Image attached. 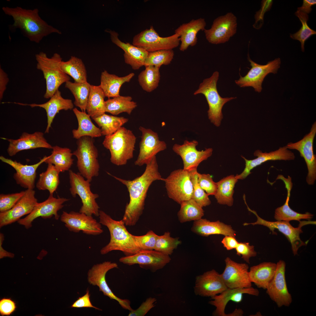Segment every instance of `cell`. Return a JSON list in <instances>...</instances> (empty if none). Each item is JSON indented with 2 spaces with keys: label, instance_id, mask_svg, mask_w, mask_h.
<instances>
[{
  "label": "cell",
  "instance_id": "cell-1",
  "mask_svg": "<svg viewBox=\"0 0 316 316\" xmlns=\"http://www.w3.org/2000/svg\"><path fill=\"white\" fill-rule=\"evenodd\" d=\"M146 165L143 174L133 180L121 178L107 172L125 185L129 192V201L126 206L122 219L126 226H132L136 224L142 214L150 186L154 181H162L163 178L159 171L156 156Z\"/></svg>",
  "mask_w": 316,
  "mask_h": 316
},
{
  "label": "cell",
  "instance_id": "cell-2",
  "mask_svg": "<svg viewBox=\"0 0 316 316\" xmlns=\"http://www.w3.org/2000/svg\"><path fill=\"white\" fill-rule=\"evenodd\" d=\"M2 10L6 14L13 18L12 27L20 29L31 42L38 43L44 37L52 33H61L41 18L37 8L30 9L20 6H4Z\"/></svg>",
  "mask_w": 316,
  "mask_h": 316
},
{
  "label": "cell",
  "instance_id": "cell-3",
  "mask_svg": "<svg viewBox=\"0 0 316 316\" xmlns=\"http://www.w3.org/2000/svg\"><path fill=\"white\" fill-rule=\"evenodd\" d=\"M99 222L108 229L110 235L109 243L100 250L102 255H105L114 250L122 252L126 256L135 254L141 250L136 243L133 235L127 229L121 219L117 221L113 219L104 211L99 210Z\"/></svg>",
  "mask_w": 316,
  "mask_h": 316
},
{
  "label": "cell",
  "instance_id": "cell-4",
  "mask_svg": "<svg viewBox=\"0 0 316 316\" xmlns=\"http://www.w3.org/2000/svg\"><path fill=\"white\" fill-rule=\"evenodd\" d=\"M136 139L131 130L122 126L113 134L105 136L102 144L110 152L111 162L122 166L133 157Z\"/></svg>",
  "mask_w": 316,
  "mask_h": 316
},
{
  "label": "cell",
  "instance_id": "cell-5",
  "mask_svg": "<svg viewBox=\"0 0 316 316\" xmlns=\"http://www.w3.org/2000/svg\"><path fill=\"white\" fill-rule=\"evenodd\" d=\"M35 59L36 68L42 71L46 80V90L44 97L50 98L62 84L70 81V78L61 68L62 58L58 54L55 53L49 58L46 53L41 52L35 55Z\"/></svg>",
  "mask_w": 316,
  "mask_h": 316
},
{
  "label": "cell",
  "instance_id": "cell-6",
  "mask_svg": "<svg viewBox=\"0 0 316 316\" xmlns=\"http://www.w3.org/2000/svg\"><path fill=\"white\" fill-rule=\"evenodd\" d=\"M219 75V72L216 71L210 77L204 79L193 94L194 95L201 94L205 96L209 107L207 111L208 118L217 127L220 126L223 118L222 109L224 105L236 98H223L220 95L217 87Z\"/></svg>",
  "mask_w": 316,
  "mask_h": 316
},
{
  "label": "cell",
  "instance_id": "cell-7",
  "mask_svg": "<svg viewBox=\"0 0 316 316\" xmlns=\"http://www.w3.org/2000/svg\"><path fill=\"white\" fill-rule=\"evenodd\" d=\"M77 149L73 152L77 158V166L79 173L91 182L97 176L100 168L98 160V151L92 138L83 137L78 139Z\"/></svg>",
  "mask_w": 316,
  "mask_h": 316
},
{
  "label": "cell",
  "instance_id": "cell-8",
  "mask_svg": "<svg viewBox=\"0 0 316 316\" xmlns=\"http://www.w3.org/2000/svg\"><path fill=\"white\" fill-rule=\"evenodd\" d=\"M245 204L248 211L253 213L256 216L257 220L256 221L253 223H244L243 224L244 226H247L250 224L253 225H263L268 228L270 231L272 232V234L275 235L276 233L274 230L275 229H277L286 237L290 243L292 251L294 256L298 255V251L300 248L303 246L306 245L307 244L306 242H305L303 241L300 238V234L303 232L302 227L307 224H315L316 221H312L311 220L303 221H300L299 222L298 226L294 227L291 224L289 221H268L260 217L255 211L251 209L248 207L246 202Z\"/></svg>",
  "mask_w": 316,
  "mask_h": 316
},
{
  "label": "cell",
  "instance_id": "cell-9",
  "mask_svg": "<svg viewBox=\"0 0 316 316\" xmlns=\"http://www.w3.org/2000/svg\"><path fill=\"white\" fill-rule=\"evenodd\" d=\"M69 175L71 193L73 197L78 195L82 203L79 212L99 217V207L96 200L99 196L91 191L90 182L85 180L79 173H76L71 170H69Z\"/></svg>",
  "mask_w": 316,
  "mask_h": 316
},
{
  "label": "cell",
  "instance_id": "cell-10",
  "mask_svg": "<svg viewBox=\"0 0 316 316\" xmlns=\"http://www.w3.org/2000/svg\"><path fill=\"white\" fill-rule=\"evenodd\" d=\"M164 182L168 196L179 204L192 198L193 185L190 171L179 169L172 171Z\"/></svg>",
  "mask_w": 316,
  "mask_h": 316
},
{
  "label": "cell",
  "instance_id": "cell-11",
  "mask_svg": "<svg viewBox=\"0 0 316 316\" xmlns=\"http://www.w3.org/2000/svg\"><path fill=\"white\" fill-rule=\"evenodd\" d=\"M179 36L177 34L162 37L159 36L152 26L135 35L133 44L148 52L162 50H171L180 44Z\"/></svg>",
  "mask_w": 316,
  "mask_h": 316
},
{
  "label": "cell",
  "instance_id": "cell-12",
  "mask_svg": "<svg viewBox=\"0 0 316 316\" xmlns=\"http://www.w3.org/2000/svg\"><path fill=\"white\" fill-rule=\"evenodd\" d=\"M118 267L116 263L109 261L95 265L88 272V281L90 284L98 286L99 291L104 295L117 301L123 308L131 311L133 309L130 306V300L118 297L113 292L106 281V275L107 272L112 269Z\"/></svg>",
  "mask_w": 316,
  "mask_h": 316
},
{
  "label": "cell",
  "instance_id": "cell-13",
  "mask_svg": "<svg viewBox=\"0 0 316 316\" xmlns=\"http://www.w3.org/2000/svg\"><path fill=\"white\" fill-rule=\"evenodd\" d=\"M248 59L251 68L246 75L236 80V83L240 87H252L258 92H261L262 84L265 78L269 73H276L279 68L281 60L279 58L268 62L265 65L258 64L253 61L248 56Z\"/></svg>",
  "mask_w": 316,
  "mask_h": 316
},
{
  "label": "cell",
  "instance_id": "cell-14",
  "mask_svg": "<svg viewBox=\"0 0 316 316\" xmlns=\"http://www.w3.org/2000/svg\"><path fill=\"white\" fill-rule=\"evenodd\" d=\"M316 133V122L312 125L310 132L299 141L289 142L286 145L289 149L298 151L306 163L308 173L306 181L309 185H313L316 179V157L314 154L313 143Z\"/></svg>",
  "mask_w": 316,
  "mask_h": 316
},
{
  "label": "cell",
  "instance_id": "cell-15",
  "mask_svg": "<svg viewBox=\"0 0 316 316\" xmlns=\"http://www.w3.org/2000/svg\"><path fill=\"white\" fill-rule=\"evenodd\" d=\"M237 18L232 13L216 18L210 28L204 30L207 40L213 44L228 42L236 32Z\"/></svg>",
  "mask_w": 316,
  "mask_h": 316
},
{
  "label": "cell",
  "instance_id": "cell-16",
  "mask_svg": "<svg viewBox=\"0 0 316 316\" xmlns=\"http://www.w3.org/2000/svg\"><path fill=\"white\" fill-rule=\"evenodd\" d=\"M276 264L274 275L267 287L266 293L279 308L288 307L291 303L292 298L286 280V263L280 260Z\"/></svg>",
  "mask_w": 316,
  "mask_h": 316
},
{
  "label": "cell",
  "instance_id": "cell-17",
  "mask_svg": "<svg viewBox=\"0 0 316 316\" xmlns=\"http://www.w3.org/2000/svg\"><path fill=\"white\" fill-rule=\"evenodd\" d=\"M171 260L169 255L155 250H141L133 255L120 258V262L129 266L138 264L140 267L152 272L163 268Z\"/></svg>",
  "mask_w": 316,
  "mask_h": 316
},
{
  "label": "cell",
  "instance_id": "cell-18",
  "mask_svg": "<svg viewBox=\"0 0 316 316\" xmlns=\"http://www.w3.org/2000/svg\"><path fill=\"white\" fill-rule=\"evenodd\" d=\"M60 218L71 231L78 233L82 231L84 233L94 236L99 235L103 232L102 224L92 216L73 211L69 213L63 211Z\"/></svg>",
  "mask_w": 316,
  "mask_h": 316
},
{
  "label": "cell",
  "instance_id": "cell-19",
  "mask_svg": "<svg viewBox=\"0 0 316 316\" xmlns=\"http://www.w3.org/2000/svg\"><path fill=\"white\" fill-rule=\"evenodd\" d=\"M141 140L139 144V152L135 165L141 166L147 164L159 152L166 149L165 142L160 140L157 133L149 128L140 126Z\"/></svg>",
  "mask_w": 316,
  "mask_h": 316
},
{
  "label": "cell",
  "instance_id": "cell-20",
  "mask_svg": "<svg viewBox=\"0 0 316 316\" xmlns=\"http://www.w3.org/2000/svg\"><path fill=\"white\" fill-rule=\"evenodd\" d=\"M69 200L68 199L63 197L56 198L53 195H49L45 201L37 202L32 212L25 218L19 219L18 222L28 229L32 226L34 220L39 217L46 219L54 216L55 219L58 220L60 217L58 212L64 207L63 204Z\"/></svg>",
  "mask_w": 316,
  "mask_h": 316
},
{
  "label": "cell",
  "instance_id": "cell-21",
  "mask_svg": "<svg viewBox=\"0 0 316 316\" xmlns=\"http://www.w3.org/2000/svg\"><path fill=\"white\" fill-rule=\"evenodd\" d=\"M198 142L196 140H185L182 145L175 144L173 147V151L181 157L183 163V169L190 170L197 169L203 161L207 160L212 155V148L205 150H198L196 148Z\"/></svg>",
  "mask_w": 316,
  "mask_h": 316
},
{
  "label": "cell",
  "instance_id": "cell-22",
  "mask_svg": "<svg viewBox=\"0 0 316 316\" xmlns=\"http://www.w3.org/2000/svg\"><path fill=\"white\" fill-rule=\"evenodd\" d=\"M225 261V268L221 275L227 288L252 286L249 275V267L247 264L236 262L229 257L226 258Z\"/></svg>",
  "mask_w": 316,
  "mask_h": 316
},
{
  "label": "cell",
  "instance_id": "cell-23",
  "mask_svg": "<svg viewBox=\"0 0 316 316\" xmlns=\"http://www.w3.org/2000/svg\"><path fill=\"white\" fill-rule=\"evenodd\" d=\"M33 189H27L23 196L11 209L0 213L1 228L18 221L23 216L30 214L38 202Z\"/></svg>",
  "mask_w": 316,
  "mask_h": 316
},
{
  "label": "cell",
  "instance_id": "cell-24",
  "mask_svg": "<svg viewBox=\"0 0 316 316\" xmlns=\"http://www.w3.org/2000/svg\"><path fill=\"white\" fill-rule=\"evenodd\" d=\"M254 155L257 157L252 160L247 159L244 157L241 156L245 160V167L241 174L236 175L238 180L245 178L251 173L250 171L253 169L268 161L293 160L295 157L294 153L288 150L286 146L268 153L263 152L261 150H257L254 153Z\"/></svg>",
  "mask_w": 316,
  "mask_h": 316
},
{
  "label": "cell",
  "instance_id": "cell-25",
  "mask_svg": "<svg viewBox=\"0 0 316 316\" xmlns=\"http://www.w3.org/2000/svg\"><path fill=\"white\" fill-rule=\"evenodd\" d=\"M244 294L258 296L259 292L257 289L252 286L248 288H227L219 294L211 297L212 300L209 303L216 308L213 313L214 315L230 316V314H226L225 313V309L227 304L230 301L236 303H240L242 300Z\"/></svg>",
  "mask_w": 316,
  "mask_h": 316
},
{
  "label": "cell",
  "instance_id": "cell-26",
  "mask_svg": "<svg viewBox=\"0 0 316 316\" xmlns=\"http://www.w3.org/2000/svg\"><path fill=\"white\" fill-rule=\"evenodd\" d=\"M227 288L221 274L212 269L196 277L194 289L197 295L211 297L220 293Z\"/></svg>",
  "mask_w": 316,
  "mask_h": 316
},
{
  "label": "cell",
  "instance_id": "cell-27",
  "mask_svg": "<svg viewBox=\"0 0 316 316\" xmlns=\"http://www.w3.org/2000/svg\"><path fill=\"white\" fill-rule=\"evenodd\" d=\"M48 157L45 156L38 163L31 165H24L2 156L0 157V159L10 165L16 170L13 177L17 184L27 189H33L35 187L37 170Z\"/></svg>",
  "mask_w": 316,
  "mask_h": 316
},
{
  "label": "cell",
  "instance_id": "cell-28",
  "mask_svg": "<svg viewBox=\"0 0 316 316\" xmlns=\"http://www.w3.org/2000/svg\"><path fill=\"white\" fill-rule=\"evenodd\" d=\"M44 135L43 133L39 131L33 133L24 132L17 139H6L9 142L7 149L8 155L12 157L21 151L38 148L52 149L53 147Z\"/></svg>",
  "mask_w": 316,
  "mask_h": 316
},
{
  "label": "cell",
  "instance_id": "cell-29",
  "mask_svg": "<svg viewBox=\"0 0 316 316\" xmlns=\"http://www.w3.org/2000/svg\"><path fill=\"white\" fill-rule=\"evenodd\" d=\"M106 31L110 34L112 42L124 51L123 56L126 63L130 65L134 70H138L144 66L148 52L129 43L122 42L118 38V34L114 31L109 30Z\"/></svg>",
  "mask_w": 316,
  "mask_h": 316
},
{
  "label": "cell",
  "instance_id": "cell-30",
  "mask_svg": "<svg viewBox=\"0 0 316 316\" xmlns=\"http://www.w3.org/2000/svg\"><path fill=\"white\" fill-rule=\"evenodd\" d=\"M14 103L21 105L29 106L32 108L39 107L44 109L47 116V125L45 133H49L53 120L59 111L71 110L73 109L74 107L72 100L63 98L59 90L56 92L48 101L44 103L27 104L19 102H14Z\"/></svg>",
  "mask_w": 316,
  "mask_h": 316
},
{
  "label": "cell",
  "instance_id": "cell-31",
  "mask_svg": "<svg viewBox=\"0 0 316 316\" xmlns=\"http://www.w3.org/2000/svg\"><path fill=\"white\" fill-rule=\"evenodd\" d=\"M206 23L204 19L200 18L192 19L189 22L182 24L175 30V33L179 36L181 43L179 49L184 51L190 46H195L197 42V35L200 30L205 29Z\"/></svg>",
  "mask_w": 316,
  "mask_h": 316
},
{
  "label": "cell",
  "instance_id": "cell-32",
  "mask_svg": "<svg viewBox=\"0 0 316 316\" xmlns=\"http://www.w3.org/2000/svg\"><path fill=\"white\" fill-rule=\"evenodd\" d=\"M279 179L282 180L287 190V197L284 204L282 206L277 208L275 211L274 218L277 221H289L295 220L300 222L301 219L310 220L313 217L314 215L307 212L304 214L300 213L292 210L289 205L290 193L292 189L293 183L291 178L288 176L286 178L283 175H280Z\"/></svg>",
  "mask_w": 316,
  "mask_h": 316
},
{
  "label": "cell",
  "instance_id": "cell-33",
  "mask_svg": "<svg viewBox=\"0 0 316 316\" xmlns=\"http://www.w3.org/2000/svg\"><path fill=\"white\" fill-rule=\"evenodd\" d=\"M191 230L195 233L204 236L221 234L235 237L236 235V231L230 225L219 221H210L202 218L194 221Z\"/></svg>",
  "mask_w": 316,
  "mask_h": 316
},
{
  "label": "cell",
  "instance_id": "cell-34",
  "mask_svg": "<svg viewBox=\"0 0 316 316\" xmlns=\"http://www.w3.org/2000/svg\"><path fill=\"white\" fill-rule=\"evenodd\" d=\"M276 264L264 262L251 267L249 271L250 281L257 287L266 289L273 278L276 269Z\"/></svg>",
  "mask_w": 316,
  "mask_h": 316
},
{
  "label": "cell",
  "instance_id": "cell-35",
  "mask_svg": "<svg viewBox=\"0 0 316 316\" xmlns=\"http://www.w3.org/2000/svg\"><path fill=\"white\" fill-rule=\"evenodd\" d=\"M134 75L135 74L132 73L125 76L119 77L104 70L101 73L99 85L105 97L109 99L118 96L120 95V90L122 85L130 82Z\"/></svg>",
  "mask_w": 316,
  "mask_h": 316
},
{
  "label": "cell",
  "instance_id": "cell-36",
  "mask_svg": "<svg viewBox=\"0 0 316 316\" xmlns=\"http://www.w3.org/2000/svg\"><path fill=\"white\" fill-rule=\"evenodd\" d=\"M78 123V127L73 130V137L77 139L85 136L92 138L99 137L102 135L101 129L92 122L90 116L85 111H80L77 108L73 109Z\"/></svg>",
  "mask_w": 316,
  "mask_h": 316
},
{
  "label": "cell",
  "instance_id": "cell-37",
  "mask_svg": "<svg viewBox=\"0 0 316 316\" xmlns=\"http://www.w3.org/2000/svg\"><path fill=\"white\" fill-rule=\"evenodd\" d=\"M238 180L236 176L231 175L216 182L217 190L214 196L218 203L229 206L233 205L234 189Z\"/></svg>",
  "mask_w": 316,
  "mask_h": 316
},
{
  "label": "cell",
  "instance_id": "cell-38",
  "mask_svg": "<svg viewBox=\"0 0 316 316\" xmlns=\"http://www.w3.org/2000/svg\"><path fill=\"white\" fill-rule=\"evenodd\" d=\"M52 149L51 154L44 162L53 164L60 172L69 171L74 160L71 149L57 145L53 147Z\"/></svg>",
  "mask_w": 316,
  "mask_h": 316
},
{
  "label": "cell",
  "instance_id": "cell-39",
  "mask_svg": "<svg viewBox=\"0 0 316 316\" xmlns=\"http://www.w3.org/2000/svg\"><path fill=\"white\" fill-rule=\"evenodd\" d=\"M105 97L99 85H91L86 111L92 119L106 112L105 101L104 100Z\"/></svg>",
  "mask_w": 316,
  "mask_h": 316
},
{
  "label": "cell",
  "instance_id": "cell-40",
  "mask_svg": "<svg viewBox=\"0 0 316 316\" xmlns=\"http://www.w3.org/2000/svg\"><path fill=\"white\" fill-rule=\"evenodd\" d=\"M60 67L66 74L71 77L75 83L87 82V71L82 60L74 56H72L67 61H62Z\"/></svg>",
  "mask_w": 316,
  "mask_h": 316
},
{
  "label": "cell",
  "instance_id": "cell-41",
  "mask_svg": "<svg viewBox=\"0 0 316 316\" xmlns=\"http://www.w3.org/2000/svg\"><path fill=\"white\" fill-rule=\"evenodd\" d=\"M130 96H119L109 98L105 101L106 112L114 115L123 112L130 115L137 106Z\"/></svg>",
  "mask_w": 316,
  "mask_h": 316
},
{
  "label": "cell",
  "instance_id": "cell-42",
  "mask_svg": "<svg viewBox=\"0 0 316 316\" xmlns=\"http://www.w3.org/2000/svg\"><path fill=\"white\" fill-rule=\"evenodd\" d=\"M48 164L46 170L40 174L36 186L39 190H48L49 195H53L60 183L59 174L60 172L53 164Z\"/></svg>",
  "mask_w": 316,
  "mask_h": 316
},
{
  "label": "cell",
  "instance_id": "cell-43",
  "mask_svg": "<svg viewBox=\"0 0 316 316\" xmlns=\"http://www.w3.org/2000/svg\"><path fill=\"white\" fill-rule=\"evenodd\" d=\"M101 128L102 135L106 136L113 134L128 121L123 116L109 115L105 113L92 119Z\"/></svg>",
  "mask_w": 316,
  "mask_h": 316
},
{
  "label": "cell",
  "instance_id": "cell-44",
  "mask_svg": "<svg viewBox=\"0 0 316 316\" xmlns=\"http://www.w3.org/2000/svg\"><path fill=\"white\" fill-rule=\"evenodd\" d=\"M91 85L87 81L83 83H73L70 81L65 83V87L68 89L75 98L74 104L82 111H86Z\"/></svg>",
  "mask_w": 316,
  "mask_h": 316
},
{
  "label": "cell",
  "instance_id": "cell-45",
  "mask_svg": "<svg viewBox=\"0 0 316 316\" xmlns=\"http://www.w3.org/2000/svg\"><path fill=\"white\" fill-rule=\"evenodd\" d=\"M159 68L154 66H148L140 73L138 82L143 90L150 92L158 87L160 78Z\"/></svg>",
  "mask_w": 316,
  "mask_h": 316
},
{
  "label": "cell",
  "instance_id": "cell-46",
  "mask_svg": "<svg viewBox=\"0 0 316 316\" xmlns=\"http://www.w3.org/2000/svg\"><path fill=\"white\" fill-rule=\"evenodd\" d=\"M178 212V220L181 223L200 219L204 215V211L192 198L184 201L180 204Z\"/></svg>",
  "mask_w": 316,
  "mask_h": 316
},
{
  "label": "cell",
  "instance_id": "cell-47",
  "mask_svg": "<svg viewBox=\"0 0 316 316\" xmlns=\"http://www.w3.org/2000/svg\"><path fill=\"white\" fill-rule=\"evenodd\" d=\"M174 56L173 49L162 50L148 52L144 66L146 67L152 66L160 68L162 65L169 64Z\"/></svg>",
  "mask_w": 316,
  "mask_h": 316
},
{
  "label": "cell",
  "instance_id": "cell-48",
  "mask_svg": "<svg viewBox=\"0 0 316 316\" xmlns=\"http://www.w3.org/2000/svg\"><path fill=\"white\" fill-rule=\"evenodd\" d=\"M296 15L299 18L302 24V26L298 31L293 34H290V37L299 41L301 44L302 51H304V43L306 40L311 36L316 34L315 31L311 29L308 26L307 22L308 19V14L297 10Z\"/></svg>",
  "mask_w": 316,
  "mask_h": 316
},
{
  "label": "cell",
  "instance_id": "cell-49",
  "mask_svg": "<svg viewBox=\"0 0 316 316\" xmlns=\"http://www.w3.org/2000/svg\"><path fill=\"white\" fill-rule=\"evenodd\" d=\"M181 243L178 238L172 237L169 232H166L162 235H158L154 250L169 255Z\"/></svg>",
  "mask_w": 316,
  "mask_h": 316
},
{
  "label": "cell",
  "instance_id": "cell-50",
  "mask_svg": "<svg viewBox=\"0 0 316 316\" xmlns=\"http://www.w3.org/2000/svg\"><path fill=\"white\" fill-rule=\"evenodd\" d=\"M189 171L193 185V194L192 198L202 208L209 205L211 201L209 196L200 187L198 183L197 169Z\"/></svg>",
  "mask_w": 316,
  "mask_h": 316
},
{
  "label": "cell",
  "instance_id": "cell-51",
  "mask_svg": "<svg viewBox=\"0 0 316 316\" xmlns=\"http://www.w3.org/2000/svg\"><path fill=\"white\" fill-rule=\"evenodd\" d=\"M157 236L152 231L150 230L144 235H133V237L141 250H154Z\"/></svg>",
  "mask_w": 316,
  "mask_h": 316
},
{
  "label": "cell",
  "instance_id": "cell-52",
  "mask_svg": "<svg viewBox=\"0 0 316 316\" xmlns=\"http://www.w3.org/2000/svg\"><path fill=\"white\" fill-rule=\"evenodd\" d=\"M25 191L10 194L0 195V212H3L12 208L23 196Z\"/></svg>",
  "mask_w": 316,
  "mask_h": 316
},
{
  "label": "cell",
  "instance_id": "cell-53",
  "mask_svg": "<svg viewBox=\"0 0 316 316\" xmlns=\"http://www.w3.org/2000/svg\"><path fill=\"white\" fill-rule=\"evenodd\" d=\"M197 179L199 185L208 196L215 195L217 190V185L210 175L198 172Z\"/></svg>",
  "mask_w": 316,
  "mask_h": 316
},
{
  "label": "cell",
  "instance_id": "cell-54",
  "mask_svg": "<svg viewBox=\"0 0 316 316\" xmlns=\"http://www.w3.org/2000/svg\"><path fill=\"white\" fill-rule=\"evenodd\" d=\"M235 249L237 255L242 256L241 258L248 263H250V258L256 256L257 255L254 246L250 245L248 242L239 243Z\"/></svg>",
  "mask_w": 316,
  "mask_h": 316
},
{
  "label": "cell",
  "instance_id": "cell-55",
  "mask_svg": "<svg viewBox=\"0 0 316 316\" xmlns=\"http://www.w3.org/2000/svg\"><path fill=\"white\" fill-rule=\"evenodd\" d=\"M156 299L149 297L143 302L137 309L130 311L128 316H144L155 305Z\"/></svg>",
  "mask_w": 316,
  "mask_h": 316
},
{
  "label": "cell",
  "instance_id": "cell-56",
  "mask_svg": "<svg viewBox=\"0 0 316 316\" xmlns=\"http://www.w3.org/2000/svg\"><path fill=\"white\" fill-rule=\"evenodd\" d=\"M16 303L11 298H3L0 300V315L4 316H9L16 308Z\"/></svg>",
  "mask_w": 316,
  "mask_h": 316
},
{
  "label": "cell",
  "instance_id": "cell-57",
  "mask_svg": "<svg viewBox=\"0 0 316 316\" xmlns=\"http://www.w3.org/2000/svg\"><path fill=\"white\" fill-rule=\"evenodd\" d=\"M90 295L89 293V291L87 289L86 293L84 295L79 297L71 306L72 308H93L99 310H102L97 307L94 306L92 304L90 299Z\"/></svg>",
  "mask_w": 316,
  "mask_h": 316
},
{
  "label": "cell",
  "instance_id": "cell-58",
  "mask_svg": "<svg viewBox=\"0 0 316 316\" xmlns=\"http://www.w3.org/2000/svg\"><path fill=\"white\" fill-rule=\"evenodd\" d=\"M221 242L228 250L235 249L239 243L235 237L231 236H225Z\"/></svg>",
  "mask_w": 316,
  "mask_h": 316
},
{
  "label": "cell",
  "instance_id": "cell-59",
  "mask_svg": "<svg viewBox=\"0 0 316 316\" xmlns=\"http://www.w3.org/2000/svg\"><path fill=\"white\" fill-rule=\"evenodd\" d=\"M9 81V79L7 74L0 67V99L1 100L3 97L6 88V85Z\"/></svg>",
  "mask_w": 316,
  "mask_h": 316
},
{
  "label": "cell",
  "instance_id": "cell-60",
  "mask_svg": "<svg viewBox=\"0 0 316 316\" xmlns=\"http://www.w3.org/2000/svg\"><path fill=\"white\" fill-rule=\"evenodd\" d=\"M302 6L298 8V10L306 14L310 13L312 10L311 6L316 4V0H304Z\"/></svg>",
  "mask_w": 316,
  "mask_h": 316
},
{
  "label": "cell",
  "instance_id": "cell-61",
  "mask_svg": "<svg viewBox=\"0 0 316 316\" xmlns=\"http://www.w3.org/2000/svg\"><path fill=\"white\" fill-rule=\"evenodd\" d=\"M4 235L2 233H0V258L2 259L5 257L13 258L14 254L5 250L2 247V245L4 240Z\"/></svg>",
  "mask_w": 316,
  "mask_h": 316
}]
</instances>
